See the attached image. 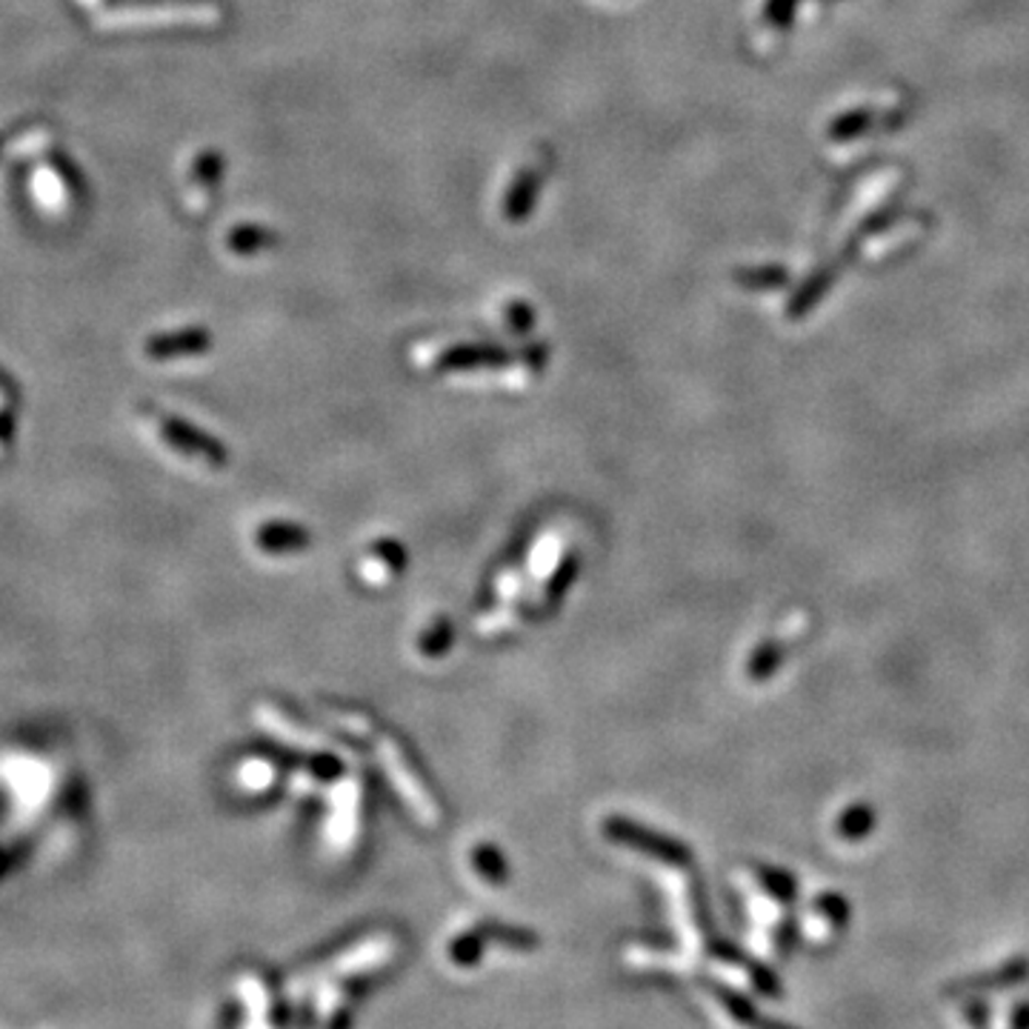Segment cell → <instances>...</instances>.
I'll return each mask as SVG.
<instances>
[{"label": "cell", "instance_id": "obj_17", "mask_svg": "<svg viewBox=\"0 0 1029 1029\" xmlns=\"http://www.w3.org/2000/svg\"><path fill=\"white\" fill-rule=\"evenodd\" d=\"M738 278L744 280L746 286H775L781 284L783 278H778L773 270H758V272H746V275H738Z\"/></svg>", "mask_w": 1029, "mask_h": 1029}, {"label": "cell", "instance_id": "obj_6", "mask_svg": "<svg viewBox=\"0 0 1029 1029\" xmlns=\"http://www.w3.org/2000/svg\"><path fill=\"white\" fill-rule=\"evenodd\" d=\"M255 541L270 555H292V552H303L312 543V535L301 524L275 521V524H263L258 529Z\"/></svg>", "mask_w": 1029, "mask_h": 1029}, {"label": "cell", "instance_id": "obj_10", "mask_svg": "<svg viewBox=\"0 0 1029 1029\" xmlns=\"http://www.w3.org/2000/svg\"><path fill=\"white\" fill-rule=\"evenodd\" d=\"M369 561H378V570H381L378 581H386L390 575H398L404 570L406 552L398 541H378L369 549Z\"/></svg>", "mask_w": 1029, "mask_h": 1029}, {"label": "cell", "instance_id": "obj_7", "mask_svg": "<svg viewBox=\"0 0 1029 1029\" xmlns=\"http://www.w3.org/2000/svg\"><path fill=\"white\" fill-rule=\"evenodd\" d=\"M210 349V332L203 330H183L155 338L149 344L152 358H178V355H198Z\"/></svg>", "mask_w": 1029, "mask_h": 1029}, {"label": "cell", "instance_id": "obj_9", "mask_svg": "<svg viewBox=\"0 0 1029 1029\" xmlns=\"http://www.w3.org/2000/svg\"><path fill=\"white\" fill-rule=\"evenodd\" d=\"M575 578H578V558L572 555V558H566L564 564L558 566L555 572H552L549 584L543 586L541 607H538V609H541V612H547V609H555L558 601H561V598L566 595V589L575 584Z\"/></svg>", "mask_w": 1029, "mask_h": 1029}, {"label": "cell", "instance_id": "obj_16", "mask_svg": "<svg viewBox=\"0 0 1029 1029\" xmlns=\"http://www.w3.org/2000/svg\"><path fill=\"white\" fill-rule=\"evenodd\" d=\"M547 361H549V349L543 344H529L526 346V352H524V363L529 369H533V372H541L543 367H547Z\"/></svg>", "mask_w": 1029, "mask_h": 1029}, {"label": "cell", "instance_id": "obj_1", "mask_svg": "<svg viewBox=\"0 0 1029 1029\" xmlns=\"http://www.w3.org/2000/svg\"><path fill=\"white\" fill-rule=\"evenodd\" d=\"M330 715L335 718L338 727H344L346 732H352V735L363 738V741L375 750V755L381 758V764H384V769L390 773L392 781H395V787H398L406 804L412 806L427 824H438V818H441V815H438V804L432 801V795H429V789L423 787L421 775L415 773V767L409 764V758H406V752L404 746L398 744V738L386 735L384 729H378L369 715L340 707L330 709Z\"/></svg>", "mask_w": 1029, "mask_h": 1029}, {"label": "cell", "instance_id": "obj_8", "mask_svg": "<svg viewBox=\"0 0 1029 1029\" xmlns=\"http://www.w3.org/2000/svg\"><path fill=\"white\" fill-rule=\"evenodd\" d=\"M229 247L235 249V255H258L272 243H278V235L266 229L261 224H241L229 232Z\"/></svg>", "mask_w": 1029, "mask_h": 1029}, {"label": "cell", "instance_id": "obj_5", "mask_svg": "<svg viewBox=\"0 0 1029 1029\" xmlns=\"http://www.w3.org/2000/svg\"><path fill=\"white\" fill-rule=\"evenodd\" d=\"M164 438L175 450L187 452V455L203 460V464L226 466V460H229L218 441H212V438H206L203 432H198V429H192L183 421H164Z\"/></svg>", "mask_w": 1029, "mask_h": 1029}, {"label": "cell", "instance_id": "obj_3", "mask_svg": "<svg viewBox=\"0 0 1029 1029\" xmlns=\"http://www.w3.org/2000/svg\"><path fill=\"white\" fill-rule=\"evenodd\" d=\"M547 172L549 166L543 164V160H538V164L533 166H524V169L515 175V181L510 183L504 203H501V215H504L506 224H524V220L533 215L535 203L541 198Z\"/></svg>", "mask_w": 1029, "mask_h": 1029}, {"label": "cell", "instance_id": "obj_4", "mask_svg": "<svg viewBox=\"0 0 1029 1029\" xmlns=\"http://www.w3.org/2000/svg\"><path fill=\"white\" fill-rule=\"evenodd\" d=\"M512 363V352L495 344H455L435 358L438 372H478V369H504Z\"/></svg>", "mask_w": 1029, "mask_h": 1029}, {"label": "cell", "instance_id": "obj_11", "mask_svg": "<svg viewBox=\"0 0 1029 1029\" xmlns=\"http://www.w3.org/2000/svg\"><path fill=\"white\" fill-rule=\"evenodd\" d=\"M472 864L489 884H504L506 881V861L492 843H478V847H475Z\"/></svg>", "mask_w": 1029, "mask_h": 1029}, {"label": "cell", "instance_id": "obj_13", "mask_svg": "<svg viewBox=\"0 0 1029 1029\" xmlns=\"http://www.w3.org/2000/svg\"><path fill=\"white\" fill-rule=\"evenodd\" d=\"M192 172H195L198 187L215 189L220 181V175H224V158H220L218 152H203V155H198Z\"/></svg>", "mask_w": 1029, "mask_h": 1029}, {"label": "cell", "instance_id": "obj_15", "mask_svg": "<svg viewBox=\"0 0 1029 1029\" xmlns=\"http://www.w3.org/2000/svg\"><path fill=\"white\" fill-rule=\"evenodd\" d=\"M307 767L312 769L318 781H335V778L344 773V761L330 755V752H321V755H312V758L307 761Z\"/></svg>", "mask_w": 1029, "mask_h": 1029}, {"label": "cell", "instance_id": "obj_14", "mask_svg": "<svg viewBox=\"0 0 1029 1029\" xmlns=\"http://www.w3.org/2000/svg\"><path fill=\"white\" fill-rule=\"evenodd\" d=\"M506 326H510L515 335H526V332H533L535 309L524 301H512L510 307H506Z\"/></svg>", "mask_w": 1029, "mask_h": 1029}, {"label": "cell", "instance_id": "obj_2", "mask_svg": "<svg viewBox=\"0 0 1029 1029\" xmlns=\"http://www.w3.org/2000/svg\"><path fill=\"white\" fill-rule=\"evenodd\" d=\"M603 835H607L609 841L621 843V847L638 849V852L658 858L663 864L684 866L692 861V852L684 843L672 841L667 835L653 833V829L641 827V824H632V821L626 818H615V815L603 821Z\"/></svg>", "mask_w": 1029, "mask_h": 1029}, {"label": "cell", "instance_id": "obj_12", "mask_svg": "<svg viewBox=\"0 0 1029 1029\" xmlns=\"http://www.w3.org/2000/svg\"><path fill=\"white\" fill-rule=\"evenodd\" d=\"M452 644H455V630H452L446 618H438L435 624L423 632L421 644L418 646H421V653L427 655V658H441V655L450 653Z\"/></svg>", "mask_w": 1029, "mask_h": 1029}]
</instances>
